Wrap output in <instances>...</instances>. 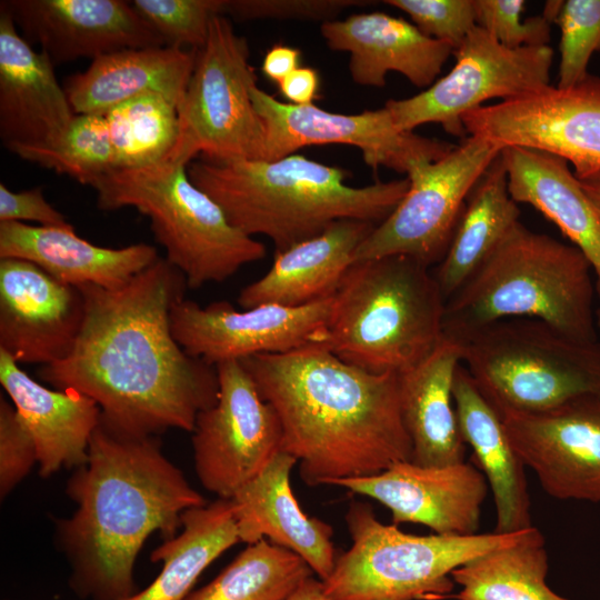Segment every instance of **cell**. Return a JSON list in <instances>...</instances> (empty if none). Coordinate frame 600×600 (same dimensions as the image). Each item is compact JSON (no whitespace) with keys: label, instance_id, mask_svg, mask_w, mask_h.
<instances>
[{"label":"cell","instance_id":"cell-1","mask_svg":"<svg viewBox=\"0 0 600 600\" xmlns=\"http://www.w3.org/2000/svg\"><path fill=\"white\" fill-rule=\"evenodd\" d=\"M187 280L159 258L119 288L78 287L84 318L70 354L39 378L93 399L101 419L136 436L192 432L219 394L216 366L188 354L171 330V310Z\"/></svg>","mask_w":600,"mask_h":600},{"label":"cell","instance_id":"cell-2","mask_svg":"<svg viewBox=\"0 0 600 600\" xmlns=\"http://www.w3.org/2000/svg\"><path fill=\"white\" fill-rule=\"evenodd\" d=\"M276 411L281 451L300 463L304 483L381 473L411 461L397 373H370L321 347L240 360Z\"/></svg>","mask_w":600,"mask_h":600},{"label":"cell","instance_id":"cell-3","mask_svg":"<svg viewBox=\"0 0 600 600\" xmlns=\"http://www.w3.org/2000/svg\"><path fill=\"white\" fill-rule=\"evenodd\" d=\"M67 493L77 508L58 522L57 540L71 567L70 587L86 600L132 596L134 562L149 536L174 537L182 514L207 504L157 436L130 434L102 419Z\"/></svg>","mask_w":600,"mask_h":600},{"label":"cell","instance_id":"cell-4","mask_svg":"<svg viewBox=\"0 0 600 600\" xmlns=\"http://www.w3.org/2000/svg\"><path fill=\"white\" fill-rule=\"evenodd\" d=\"M188 176L232 226L251 237L266 236L276 253L319 236L339 220L380 224L410 186L404 178L350 187L344 170L301 154L273 161L201 157L189 163Z\"/></svg>","mask_w":600,"mask_h":600},{"label":"cell","instance_id":"cell-5","mask_svg":"<svg viewBox=\"0 0 600 600\" xmlns=\"http://www.w3.org/2000/svg\"><path fill=\"white\" fill-rule=\"evenodd\" d=\"M591 272L573 244L519 221L446 301L443 337L458 340L500 320L528 318L578 339L597 340Z\"/></svg>","mask_w":600,"mask_h":600},{"label":"cell","instance_id":"cell-6","mask_svg":"<svg viewBox=\"0 0 600 600\" xmlns=\"http://www.w3.org/2000/svg\"><path fill=\"white\" fill-rule=\"evenodd\" d=\"M446 301L433 272L412 257L356 261L333 296L321 348L370 373L402 374L442 341Z\"/></svg>","mask_w":600,"mask_h":600},{"label":"cell","instance_id":"cell-7","mask_svg":"<svg viewBox=\"0 0 600 600\" xmlns=\"http://www.w3.org/2000/svg\"><path fill=\"white\" fill-rule=\"evenodd\" d=\"M189 163L167 158L157 163L118 169L92 186L101 210L132 207L150 220L166 260L189 288L222 282L243 266L261 260L262 242L230 223L222 209L188 176Z\"/></svg>","mask_w":600,"mask_h":600},{"label":"cell","instance_id":"cell-8","mask_svg":"<svg viewBox=\"0 0 600 600\" xmlns=\"http://www.w3.org/2000/svg\"><path fill=\"white\" fill-rule=\"evenodd\" d=\"M456 341L461 364L493 409L542 413L600 398V342L582 340L537 319L513 318Z\"/></svg>","mask_w":600,"mask_h":600},{"label":"cell","instance_id":"cell-9","mask_svg":"<svg viewBox=\"0 0 600 600\" xmlns=\"http://www.w3.org/2000/svg\"><path fill=\"white\" fill-rule=\"evenodd\" d=\"M346 522L352 546L322 581L324 592L334 600L443 598L454 587V569L518 541L528 530L416 536L383 524L369 504L359 501L350 504Z\"/></svg>","mask_w":600,"mask_h":600},{"label":"cell","instance_id":"cell-10","mask_svg":"<svg viewBox=\"0 0 600 600\" xmlns=\"http://www.w3.org/2000/svg\"><path fill=\"white\" fill-rule=\"evenodd\" d=\"M247 40L223 14L213 17L179 106V137L168 158L190 163L264 158V127L250 89L257 84Z\"/></svg>","mask_w":600,"mask_h":600},{"label":"cell","instance_id":"cell-11","mask_svg":"<svg viewBox=\"0 0 600 600\" xmlns=\"http://www.w3.org/2000/svg\"><path fill=\"white\" fill-rule=\"evenodd\" d=\"M502 147L469 136L442 158L416 163L396 209L358 247L353 262L390 254L429 268L444 257L472 188Z\"/></svg>","mask_w":600,"mask_h":600},{"label":"cell","instance_id":"cell-12","mask_svg":"<svg viewBox=\"0 0 600 600\" xmlns=\"http://www.w3.org/2000/svg\"><path fill=\"white\" fill-rule=\"evenodd\" d=\"M453 54L452 69L424 91L386 102L398 130L411 132L436 122L463 137L464 113L490 99H516L550 84L553 50L549 46L511 49L476 26Z\"/></svg>","mask_w":600,"mask_h":600},{"label":"cell","instance_id":"cell-13","mask_svg":"<svg viewBox=\"0 0 600 600\" xmlns=\"http://www.w3.org/2000/svg\"><path fill=\"white\" fill-rule=\"evenodd\" d=\"M219 394L197 416L196 473L206 490L231 499L281 451L282 429L240 360L216 364Z\"/></svg>","mask_w":600,"mask_h":600},{"label":"cell","instance_id":"cell-14","mask_svg":"<svg viewBox=\"0 0 600 600\" xmlns=\"http://www.w3.org/2000/svg\"><path fill=\"white\" fill-rule=\"evenodd\" d=\"M469 136L502 148L543 151L572 164L578 179L600 171V77L570 88L547 86L529 94L484 104L461 117Z\"/></svg>","mask_w":600,"mask_h":600},{"label":"cell","instance_id":"cell-15","mask_svg":"<svg viewBox=\"0 0 600 600\" xmlns=\"http://www.w3.org/2000/svg\"><path fill=\"white\" fill-rule=\"evenodd\" d=\"M251 99L264 127V158L273 161L314 144H347L361 151L372 169L381 167L400 173L422 161H436L454 144L397 129L386 107L358 114L329 112L313 103L298 106L277 100L260 89H250Z\"/></svg>","mask_w":600,"mask_h":600},{"label":"cell","instance_id":"cell-16","mask_svg":"<svg viewBox=\"0 0 600 600\" xmlns=\"http://www.w3.org/2000/svg\"><path fill=\"white\" fill-rule=\"evenodd\" d=\"M333 297L297 308L261 304L243 311L227 301L206 307L184 298L171 310V330L190 356L216 366L262 353L322 347Z\"/></svg>","mask_w":600,"mask_h":600},{"label":"cell","instance_id":"cell-17","mask_svg":"<svg viewBox=\"0 0 600 600\" xmlns=\"http://www.w3.org/2000/svg\"><path fill=\"white\" fill-rule=\"evenodd\" d=\"M500 418L512 447L549 496L600 502V398Z\"/></svg>","mask_w":600,"mask_h":600},{"label":"cell","instance_id":"cell-18","mask_svg":"<svg viewBox=\"0 0 600 600\" xmlns=\"http://www.w3.org/2000/svg\"><path fill=\"white\" fill-rule=\"evenodd\" d=\"M84 297L34 263L0 260V350L18 363L66 359L79 337Z\"/></svg>","mask_w":600,"mask_h":600},{"label":"cell","instance_id":"cell-19","mask_svg":"<svg viewBox=\"0 0 600 600\" xmlns=\"http://www.w3.org/2000/svg\"><path fill=\"white\" fill-rule=\"evenodd\" d=\"M331 486L372 498L392 513V523L423 524L438 534L479 533L488 487L473 464L422 467L398 461L381 473L340 479Z\"/></svg>","mask_w":600,"mask_h":600},{"label":"cell","instance_id":"cell-20","mask_svg":"<svg viewBox=\"0 0 600 600\" xmlns=\"http://www.w3.org/2000/svg\"><path fill=\"white\" fill-rule=\"evenodd\" d=\"M1 6L30 44L53 64L92 60L130 48L166 46L162 38L121 0H6Z\"/></svg>","mask_w":600,"mask_h":600},{"label":"cell","instance_id":"cell-21","mask_svg":"<svg viewBox=\"0 0 600 600\" xmlns=\"http://www.w3.org/2000/svg\"><path fill=\"white\" fill-rule=\"evenodd\" d=\"M53 66L22 38L0 4V137L9 150L52 143L74 118Z\"/></svg>","mask_w":600,"mask_h":600},{"label":"cell","instance_id":"cell-22","mask_svg":"<svg viewBox=\"0 0 600 600\" xmlns=\"http://www.w3.org/2000/svg\"><path fill=\"white\" fill-rule=\"evenodd\" d=\"M327 46L350 56L351 79L360 86L384 87L390 71L418 88H429L453 48L423 34L413 23L384 12L351 14L322 22Z\"/></svg>","mask_w":600,"mask_h":600},{"label":"cell","instance_id":"cell-23","mask_svg":"<svg viewBox=\"0 0 600 600\" xmlns=\"http://www.w3.org/2000/svg\"><path fill=\"white\" fill-rule=\"evenodd\" d=\"M296 458L280 451L269 464L231 499L240 542L268 539L288 549L311 568L320 580L330 577L336 564L333 530L309 517L298 503L290 484Z\"/></svg>","mask_w":600,"mask_h":600},{"label":"cell","instance_id":"cell-24","mask_svg":"<svg viewBox=\"0 0 600 600\" xmlns=\"http://www.w3.org/2000/svg\"><path fill=\"white\" fill-rule=\"evenodd\" d=\"M0 383L33 437L39 474L47 478L87 462L90 439L101 420L93 399L74 389L51 390L38 383L3 350Z\"/></svg>","mask_w":600,"mask_h":600},{"label":"cell","instance_id":"cell-25","mask_svg":"<svg viewBox=\"0 0 600 600\" xmlns=\"http://www.w3.org/2000/svg\"><path fill=\"white\" fill-rule=\"evenodd\" d=\"M0 258L30 261L58 281L114 289L159 259L154 247L136 243L120 249L93 244L74 228L0 222Z\"/></svg>","mask_w":600,"mask_h":600},{"label":"cell","instance_id":"cell-26","mask_svg":"<svg viewBox=\"0 0 600 600\" xmlns=\"http://www.w3.org/2000/svg\"><path fill=\"white\" fill-rule=\"evenodd\" d=\"M376 227L361 220H339L319 236L276 253L269 271L241 290L238 303L244 309L261 304L297 308L332 298L358 247Z\"/></svg>","mask_w":600,"mask_h":600},{"label":"cell","instance_id":"cell-27","mask_svg":"<svg viewBox=\"0 0 600 600\" xmlns=\"http://www.w3.org/2000/svg\"><path fill=\"white\" fill-rule=\"evenodd\" d=\"M197 50L172 46L130 48L92 60L63 86L76 114H104L138 96L158 93L181 104Z\"/></svg>","mask_w":600,"mask_h":600},{"label":"cell","instance_id":"cell-28","mask_svg":"<svg viewBox=\"0 0 600 600\" xmlns=\"http://www.w3.org/2000/svg\"><path fill=\"white\" fill-rule=\"evenodd\" d=\"M453 401L460 431L473 451L477 468L493 493L497 533H513L532 526L524 463L512 447L499 413L479 391L460 363Z\"/></svg>","mask_w":600,"mask_h":600},{"label":"cell","instance_id":"cell-29","mask_svg":"<svg viewBox=\"0 0 600 600\" xmlns=\"http://www.w3.org/2000/svg\"><path fill=\"white\" fill-rule=\"evenodd\" d=\"M509 192L532 206L570 239L591 264L600 297V214L569 163L557 156L521 147L501 151Z\"/></svg>","mask_w":600,"mask_h":600},{"label":"cell","instance_id":"cell-30","mask_svg":"<svg viewBox=\"0 0 600 600\" xmlns=\"http://www.w3.org/2000/svg\"><path fill=\"white\" fill-rule=\"evenodd\" d=\"M460 356L459 344L443 337L422 363L399 374L402 420L416 464L443 467L464 461L466 442L452 394Z\"/></svg>","mask_w":600,"mask_h":600},{"label":"cell","instance_id":"cell-31","mask_svg":"<svg viewBox=\"0 0 600 600\" xmlns=\"http://www.w3.org/2000/svg\"><path fill=\"white\" fill-rule=\"evenodd\" d=\"M519 216L500 153L469 193L448 250L433 271L446 300L486 261Z\"/></svg>","mask_w":600,"mask_h":600},{"label":"cell","instance_id":"cell-32","mask_svg":"<svg viewBox=\"0 0 600 600\" xmlns=\"http://www.w3.org/2000/svg\"><path fill=\"white\" fill-rule=\"evenodd\" d=\"M239 542L230 499L187 510L181 531L151 552L152 562H162L160 573L124 600H186L207 567Z\"/></svg>","mask_w":600,"mask_h":600},{"label":"cell","instance_id":"cell-33","mask_svg":"<svg viewBox=\"0 0 600 600\" xmlns=\"http://www.w3.org/2000/svg\"><path fill=\"white\" fill-rule=\"evenodd\" d=\"M544 538L532 527L518 541L474 558L451 572L457 600H569L546 582Z\"/></svg>","mask_w":600,"mask_h":600},{"label":"cell","instance_id":"cell-34","mask_svg":"<svg viewBox=\"0 0 600 600\" xmlns=\"http://www.w3.org/2000/svg\"><path fill=\"white\" fill-rule=\"evenodd\" d=\"M313 571L294 552L262 539L248 544L186 600H284Z\"/></svg>","mask_w":600,"mask_h":600},{"label":"cell","instance_id":"cell-35","mask_svg":"<svg viewBox=\"0 0 600 600\" xmlns=\"http://www.w3.org/2000/svg\"><path fill=\"white\" fill-rule=\"evenodd\" d=\"M114 169H134L167 159L179 137V107L158 93L129 99L104 114Z\"/></svg>","mask_w":600,"mask_h":600},{"label":"cell","instance_id":"cell-36","mask_svg":"<svg viewBox=\"0 0 600 600\" xmlns=\"http://www.w3.org/2000/svg\"><path fill=\"white\" fill-rule=\"evenodd\" d=\"M10 151L91 187L114 169L113 150L103 114H76L54 142L20 146Z\"/></svg>","mask_w":600,"mask_h":600},{"label":"cell","instance_id":"cell-37","mask_svg":"<svg viewBox=\"0 0 600 600\" xmlns=\"http://www.w3.org/2000/svg\"><path fill=\"white\" fill-rule=\"evenodd\" d=\"M552 23L560 29L558 88H570L589 74L593 53L600 51V0L562 1Z\"/></svg>","mask_w":600,"mask_h":600},{"label":"cell","instance_id":"cell-38","mask_svg":"<svg viewBox=\"0 0 600 600\" xmlns=\"http://www.w3.org/2000/svg\"><path fill=\"white\" fill-rule=\"evenodd\" d=\"M137 13L166 46L200 49L213 17L223 14L224 0H133Z\"/></svg>","mask_w":600,"mask_h":600},{"label":"cell","instance_id":"cell-39","mask_svg":"<svg viewBox=\"0 0 600 600\" xmlns=\"http://www.w3.org/2000/svg\"><path fill=\"white\" fill-rule=\"evenodd\" d=\"M523 0H473L476 26L511 49L549 46L551 22L543 16L521 20Z\"/></svg>","mask_w":600,"mask_h":600},{"label":"cell","instance_id":"cell-40","mask_svg":"<svg viewBox=\"0 0 600 600\" xmlns=\"http://www.w3.org/2000/svg\"><path fill=\"white\" fill-rule=\"evenodd\" d=\"M407 13L427 37L457 49L476 27L473 0H386Z\"/></svg>","mask_w":600,"mask_h":600},{"label":"cell","instance_id":"cell-41","mask_svg":"<svg viewBox=\"0 0 600 600\" xmlns=\"http://www.w3.org/2000/svg\"><path fill=\"white\" fill-rule=\"evenodd\" d=\"M38 464L31 432L14 406L0 398V497L6 498Z\"/></svg>","mask_w":600,"mask_h":600},{"label":"cell","instance_id":"cell-42","mask_svg":"<svg viewBox=\"0 0 600 600\" xmlns=\"http://www.w3.org/2000/svg\"><path fill=\"white\" fill-rule=\"evenodd\" d=\"M369 1L356 0H224L223 16L240 20L299 19L329 21L342 10L364 6Z\"/></svg>","mask_w":600,"mask_h":600},{"label":"cell","instance_id":"cell-43","mask_svg":"<svg viewBox=\"0 0 600 600\" xmlns=\"http://www.w3.org/2000/svg\"><path fill=\"white\" fill-rule=\"evenodd\" d=\"M34 221L42 227L73 228L44 198L41 188L12 191L0 183V222Z\"/></svg>","mask_w":600,"mask_h":600},{"label":"cell","instance_id":"cell-44","mask_svg":"<svg viewBox=\"0 0 600 600\" xmlns=\"http://www.w3.org/2000/svg\"><path fill=\"white\" fill-rule=\"evenodd\" d=\"M278 86L289 103L298 106L311 104L318 94L319 76L310 67H299Z\"/></svg>","mask_w":600,"mask_h":600},{"label":"cell","instance_id":"cell-45","mask_svg":"<svg viewBox=\"0 0 600 600\" xmlns=\"http://www.w3.org/2000/svg\"><path fill=\"white\" fill-rule=\"evenodd\" d=\"M300 50L293 47L277 44L264 56L262 72L271 81L278 84L292 71L299 68Z\"/></svg>","mask_w":600,"mask_h":600},{"label":"cell","instance_id":"cell-46","mask_svg":"<svg viewBox=\"0 0 600 600\" xmlns=\"http://www.w3.org/2000/svg\"><path fill=\"white\" fill-rule=\"evenodd\" d=\"M284 600H334L323 588L322 580L312 576L304 579Z\"/></svg>","mask_w":600,"mask_h":600},{"label":"cell","instance_id":"cell-47","mask_svg":"<svg viewBox=\"0 0 600 600\" xmlns=\"http://www.w3.org/2000/svg\"><path fill=\"white\" fill-rule=\"evenodd\" d=\"M578 180L581 188L600 214V171Z\"/></svg>","mask_w":600,"mask_h":600},{"label":"cell","instance_id":"cell-48","mask_svg":"<svg viewBox=\"0 0 600 600\" xmlns=\"http://www.w3.org/2000/svg\"><path fill=\"white\" fill-rule=\"evenodd\" d=\"M597 329L600 331V308L596 311Z\"/></svg>","mask_w":600,"mask_h":600}]
</instances>
